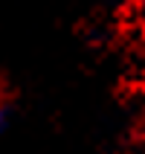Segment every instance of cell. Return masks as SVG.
<instances>
[{"label":"cell","mask_w":145,"mask_h":154,"mask_svg":"<svg viewBox=\"0 0 145 154\" xmlns=\"http://www.w3.org/2000/svg\"><path fill=\"white\" fill-rule=\"evenodd\" d=\"M15 125V99L9 96H0V143L6 140V134Z\"/></svg>","instance_id":"cell-1"},{"label":"cell","mask_w":145,"mask_h":154,"mask_svg":"<svg viewBox=\"0 0 145 154\" xmlns=\"http://www.w3.org/2000/svg\"><path fill=\"white\" fill-rule=\"evenodd\" d=\"M137 9L142 12V17H145V0H137Z\"/></svg>","instance_id":"cell-2"}]
</instances>
